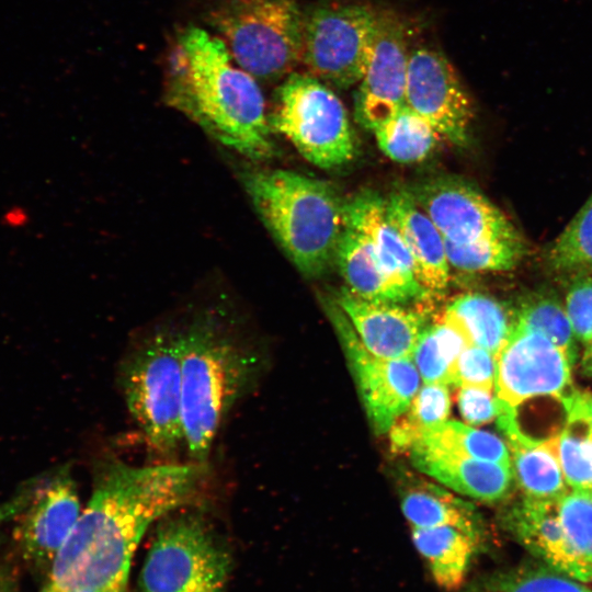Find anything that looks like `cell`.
I'll list each match as a JSON object with an SVG mask.
<instances>
[{
    "instance_id": "1",
    "label": "cell",
    "mask_w": 592,
    "mask_h": 592,
    "mask_svg": "<svg viewBox=\"0 0 592 592\" xmlns=\"http://www.w3.org/2000/svg\"><path fill=\"white\" fill-rule=\"evenodd\" d=\"M206 465L132 466L107 457L95 465L91 497L49 567L56 592L126 589L136 548L159 519L190 505Z\"/></svg>"
},
{
    "instance_id": "2",
    "label": "cell",
    "mask_w": 592,
    "mask_h": 592,
    "mask_svg": "<svg viewBox=\"0 0 592 592\" xmlns=\"http://www.w3.org/2000/svg\"><path fill=\"white\" fill-rule=\"evenodd\" d=\"M164 101L246 158L258 161L273 155L263 93L218 35L198 26L177 35L167 62Z\"/></svg>"
},
{
    "instance_id": "3",
    "label": "cell",
    "mask_w": 592,
    "mask_h": 592,
    "mask_svg": "<svg viewBox=\"0 0 592 592\" xmlns=\"http://www.w3.org/2000/svg\"><path fill=\"white\" fill-rule=\"evenodd\" d=\"M235 316L212 306L177 326L184 445L191 462L201 465H207L223 421L250 391L262 364Z\"/></svg>"
},
{
    "instance_id": "4",
    "label": "cell",
    "mask_w": 592,
    "mask_h": 592,
    "mask_svg": "<svg viewBox=\"0 0 592 592\" xmlns=\"http://www.w3.org/2000/svg\"><path fill=\"white\" fill-rule=\"evenodd\" d=\"M243 187L293 264L319 276L335 261L345 228L344 203L329 182L283 169H250Z\"/></svg>"
},
{
    "instance_id": "5",
    "label": "cell",
    "mask_w": 592,
    "mask_h": 592,
    "mask_svg": "<svg viewBox=\"0 0 592 592\" xmlns=\"http://www.w3.org/2000/svg\"><path fill=\"white\" fill-rule=\"evenodd\" d=\"M118 385L149 445L170 455L184 444L182 365L175 326L145 334L119 363Z\"/></svg>"
},
{
    "instance_id": "6",
    "label": "cell",
    "mask_w": 592,
    "mask_h": 592,
    "mask_svg": "<svg viewBox=\"0 0 592 592\" xmlns=\"http://www.w3.org/2000/svg\"><path fill=\"white\" fill-rule=\"evenodd\" d=\"M207 20L255 79L287 77L301 61L304 13L296 0H220Z\"/></svg>"
},
{
    "instance_id": "7",
    "label": "cell",
    "mask_w": 592,
    "mask_h": 592,
    "mask_svg": "<svg viewBox=\"0 0 592 592\" xmlns=\"http://www.w3.org/2000/svg\"><path fill=\"white\" fill-rule=\"evenodd\" d=\"M267 116L271 129L318 168L344 166L356 155V137L342 101L307 72L285 77Z\"/></svg>"
},
{
    "instance_id": "8",
    "label": "cell",
    "mask_w": 592,
    "mask_h": 592,
    "mask_svg": "<svg viewBox=\"0 0 592 592\" xmlns=\"http://www.w3.org/2000/svg\"><path fill=\"white\" fill-rule=\"evenodd\" d=\"M231 558L197 512L173 511L160 521L145 558L143 592H225Z\"/></svg>"
},
{
    "instance_id": "9",
    "label": "cell",
    "mask_w": 592,
    "mask_h": 592,
    "mask_svg": "<svg viewBox=\"0 0 592 592\" xmlns=\"http://www.w3.org/2000/svg\"><path fill=\"white\" fill-rule=\"evenodd\" d=\"M378 10L366 3H318L304 13L301 61L307 73L348 89L365 71Z\"/></svg>"
},
{
    "instance_id": "10",
    "label": "cell",
    "mask_w": 592,
    "mask_h": 592,
    "mask_svg": "<svg viewBox=\"0 0 592 592\" xmlns=\"http://www.w3.org/2000/svg\"><path fill=\"white\" fill-rule=\"evenodd\" d=\"M81 513L69 465L24 482L0 506V522L16 520L15 537L24 557L37 566L52 565Z\"/></svg>"
},
{
    "instance_id": "11",
    "label": "cell",
    "mask_w": 592,
    "mask_h": 592,
    "mask_svg": "<svg viewBox=\"0 0 592 592\" xmlns=\"http://www.w3.org/2000/svg\"><path fill=\"white\" fill-rule=\"evenodd\" d=\"M377 433H386L406 413L419 390L420 375L412 360H387L371 353L337 301L322 299Z\"/></svg>"
},
{
    "instance_id": "12",
    "label": "cell",
    "mask_w": 592,
    "mask_h": 592,
    "mask_svg": "<svg viewBox=\"0 0 592 592\" xmlns=\"http://www.w3.org/2000/svg\"><path fill=\"white\" fill-rule=\"evenodd\" d=\"M406 105L453 145L463 147L468 143L473 103L455 68L441 52L430 47L410 50Z\"/></svg>"
},
{
    "instance_id": "13",
    "label": "cell",
    "mask_w": 592,
    "mask_h": 592,
    "mask_svg": "<svg viewBox=\"0 0 592 592\" xmlns=\"http://www.w3.org/2000/svg\"><path fill=\"white\" fill-rule=\"evenodd\" d=\"M497 397L512 406L536 397L561 398L571 386V363L543 334L516 322L497 354Z\"/></svg>"
},
{
    "instance_id": "14",
    "label": "cell",
    "mask_w": 592,
    "mask_h": 592,
    "mask_svg": "<svg viewBox=\"0 0 592 592\" xmlns=\"http://www.w3.org/2000/svg\"><path fill=\"white\" fill-rule=\"evenodd\" d=\"M409 192L443 238L451 242L521 236L482 192L460 178L430 179Z\"/></svg>"
},
{
    "instance_id": "15",
    "label": "cell",
    "mask_w": 592,
    "mask_h": 592,
    "mask_svg": "<svg viewBox=\"0 0 592 592\" xmlns=\"http://www.w3.org/2000/svg\"><path fill=\"white\" fill-rule=\"evenodd\" d=\"M407 31L398 14L378 10L371 55L354 96L356 122L374 132L406 105Z\"/></svg>"
},
{
    "instance_id": "16",
    "label": "cell",
    "mask_w": 592,
    "mask_h": 592,
    "mask_svg": "<svg viewBox=\"0 0 592 592\" xmlns=\"http://www.w3.org/2000/svg\"><path fill=\"white\" fill-rule=\"evenodd\" d=\"M334 300L371 353L387 360H412L424 330L422 315L398 304L363 299L346 287Z\"/></svg>"
},
{
    "instance_id": "17",
    "label": "cell",
    "mask_w": 592,
    "mask_h": 592,
    "mask_svg": "<svg viewBox=\"0 0 592 592\" xmlns=\"http://www.w3.org/2000/svg\"><path fill=\"white\" fill-rule=\"evenodd\" d=\"M344 221L345 227L367 239L385 271L411 299L428 295L415 278L412 259L399 231L388 218L386 200L371 190L354 194L344 203Z\"/></svg>"
},
{
    "instance_id": "18",
    "label": "cell",
    "mask_w": 592,
    "mask_h": 592,
    "mask_svg": "<svg viewBox=\"0 0 592 592\" xmlns=\"http://www.w3.org/2000/svg\"><path fill=\"white\" fill-rule=\"evenodd\" d=\"M387 215L413 262L414 275L426 294H442L449 284L444 238L418 206L411 193L399 190L386 200Z\"/></svg>"
},
{
    "instance_id": "19",
    "label": "cell",
    "mask_w": 592,
    "mask_h": 592,
    "mask_svg": "<svg viewBox=\"0 0 592 592\" xmlns=\"http://www.w3.org/2000/svg\"><path fill=\"white\" fill-rule=\"evenodd\" d=\"M505 521L519 542L546 566L583 583L591 581L567 542L558 500L525 497L512 506Z\"/></svg>"
},
{
    "instance_id": "20",
    "label": "cell",
    "mask_w": 592,
    "mask_h": 592,
    "mask_svg": "<svg viewBox=\"0 0 592 592\" xmlns=\"http://www.w3.org/2000/svg\"><path fill=\"white\" fill-rule=\"evenodd\" d=\"M413 465L447 488L485 502L505 498L514 481L512 465L458 456L424 447L410 451Z\"/></svg>"
},
{
    "instance_id": "21",
    "label": "cell",
    "mask_w": 592,
    "mask_h": 592,
    "mask_svg": "<svg viewBox=\"0 0 592 592\" xmlns=\"http://www.w3.org/2000/svg\"><path fill=\"white\" fill-rule=\"evenodd\" d=\"M335 261L346 288L354 295L366 300L389 304L411 300L385 271L367 239L355 230L344 228Z\"/></svg>"
},
{
    "instance_id": "22",
    "label": "cell",
    "mask_w": 592,
    "mask_h": 592,
    "mask_svg": "<svg viewBox=\"0 0 592 592\" xmlns=\"http://www.w3.org/2000/svg\"><path fill=\"white\" fill-rule=\"evenodd\" d=\"M442 320L458 329L473 345L497 356L516 326L512 315L497 299L467 293L455 298L445 309Z\"/></svg>"
},
{
    "instance_id": "23",
    "label": "cell",
    "mask_w": 592,
    "mask_h": 592,
    "mask_svg": "<svg viewBox=\"0 0 592 592\" xmlns=\"http://www.w3.org/2000/svg\"><path fill=\"white\" fill-rule=\"evenodd\" d=\"M411 536L434 581L446 590L459 588L480 539L452 526L411 527Z\"/></svg>"
},
{
    "instance_id": "24",
    "label": "cell",
    "mask_w": 592,
    "mask_h": 592,
    "mask_svg": "<svg viewBox=\"0 0 592 592\" xmlns=\"http://www.w3.org/2000/svg\"><path fill=\"white\" fill-rule=\"evenodd\" d=\"M401 510L411 527L452 526L481 538L474 508L434 485L424 483L407 491Z\"/></svg>"
},
{
    "instance_id": "25",
    "label": "cell",
    "mask_w": 592,
    "mask_h": 592,
    "mask_svg": "<svg viewBox=\"0 0 592 592\" xmlns=\"http://www.w3.org/2000/svg\"><path fill=\"white\" fill-rule=\"evenodd\" d=\"M558 434L523 447L510 449L512 470L525 497L559 500L568 492L559 456Z\"/></svg>"
},
{
    "instance_id": "26",
    "label": "cell",
    "mask_w": 592,
    "mask_h": 592,
    "mask_svg": "<svg viewBox=\"0 0 592 592\" xmlns=\"http://www.w3.org/2000/svg\"><path fill=\"white\" fill-rule=\"evenodd\" d=\"M373 133L384 155L399 163H414L426 159L442 138L423 117L407 105Z\"/></svg>"
},
{
    "instance_id": "27",
    "label": "cell",
    "mask_w": 592,
    "mask_h": 592,
    "mask_svg": "<svg viewBox=\"0 0 592 592\" xmlns=\"http://www.w3.org/2000/svg\"><path fill=\"white\" fill-rule=\"evenodd\" d=\"M415 446L511 465L510 449L500 437L457 421L446 420L431 428L412 447Z\"/></svg>"
},
{
    "instance_id": "28",
    "label": "cell",
    "mask_w": 592,
    "mask_h": 592,
    "mask_svg": "<svg viewBox=\"0 0 592 592\" xmlns=\"http://www.w3.org/2000/svg\"><path fill=\"white\" fill-rule=\"evenodd\" d=\"M468 345L466 337L444 320L424 328L412 356L420 378L424 384H452L457 358Z\"/></svg>"
},
{
    "instance_id": "29",
    "label": "cell",
    "mask_w": 592,
    "mask_h": 592,
    "mask_svg": "<svg viewBox=\"0 0 592 592\" xmlns=\"http://www.w3.org/2000/svg\"><path fill=\"white\" fill-rule=\"evenodd\" d=\"M451 267L464 272H505L515 269L527 254L522 236L486 239L470 243L445 240Z\"/></svg>"
},
{
    "instance_id": "30",
    "label": "cell",
    "mask_w": 592,
    "mask_h": 592,
    "mask_svg": "<svg viewBox=\"0 0 592 592\" xmlns=\"http://www.w3.org/2000/svg\"><path fill=\"white\" fill-rule=\"evenodd\" d=\"M451 411L447 385L424 384L406 413L389 430L391 447L409 451L431 428L445 422Z\"/></svg>"
},
{
    "instance_id": "31",
    "label": "cell",
    "mask_w": 592,
    "mask_h": 592,
    "mask_svg": "<svg viewBox=\"0 0 592 592\" xmlns=\"http://www.w3.org/2000/svg\"><path fill=\"white\" fill-rule=\"evenodd\" d=\"M515 315L520 325L549 339L567 355L571 365L574 364L576 337L566 309L557 298L532 294L521 300Z\"/></svg>"
},
{
    "instance_id": "32",
    "label": "cell",
    "mask_w": 592,
    "mask_h": 592,
    "mask_svg": "<svg viewBox=\"0 0 592 592\" xmlns=\"http://www.w3.org/2000/svg\"><path fill=\"white\" fill-rule=\"evenodd\" d=\"M547 264L556 272H592V195L574 215L547 252Z\"/></svg>"
},
{
    "instance_id": "33",
    "label": "cell",
    "mask_w": 592,
    "mask_h": 592,
    "mask_svg": "<svg viewBox=\"0 0 592 592\" xmlns=\"http://www.w3.org/2000/svg\"><path fill=\"white\" fill-rule=\"evenodd\" d=\"M557 440L568 486L574 490L592 491V425L583 420H566Z\"/></svg>"
},
{
    "instance_id": "34",
    "label": "cell",
    "mask_w": 592,
    "mask_h": 592,
    "mask_svg": "<svg viewBox=\"0 0 592 592\" xmlns=\"http://www.w3.org/2000/svg\"><path fill=\"white\" fill-rule=\"evenodd\" d=\"M473 592H592L583 582L548 566L522 568L498 574Z\"/></svg>"
},
{
    "instance_id": "35",
    "label": "cell",
    "mask_w": 592,
    "mask_h": 592,
    "mask_svg": "<svg viewBox=\"0 0 592 592\" xmlns=\"http://www.w3.org/2000/svg\"><path fill=\"white\" fill-rule=\"evenodd\" d=\"M558 506L567 542L592 580V492L572 489Z\"/></svg>"
},
{
    "instance_id": "36",
    "label": "cell",
    "mask_w": 592,
    "mask_h": 592,
    "mask_svg": "<svg viewBox=\"0 0 592 592\" xmlns=\"http://www.w3.org/2000/svg\"><path fill=\"white\" fill-rule=\"evenodd\" d=\"M497 357L477 345L466 346L457 358L452 384L492 390L496 382Z\"/></svg>"
},
{
    "instance_id": "37",
    "label": "cell",
    "mask_w": 592,
    "mask_h": 592,
    "mask_svg": "<svg viewBox=\"0 0 592 592\" xmlns=\"http://www.w3.org/2000/svg\"><path fill=\"white\" fill-rule=\"evenodd\" d=\"M565 309L577 340L592 343V275L573 274L566 294Z\"/></svg>"
},
{
    "instance_id": "38",
    "label": "cell",
    "mask_w": 592,
    "mask_h": 592,
    "mask_svg": "<svg viewBox=\"0 0 592 592\" xmlns=\"http://www.w3.org/2000/svg\"><path fill=\"white\" fill-rule=\"evenodd\" d=\"M457 403L463 419L479 425L494 420L500 411V400L491 390L477 387H460Z\"/></svg>"
},
{
    "instance_id": "39",
    "label": "cell",
    "mask_w": 592,
    "mask_h": 592,
    "mask_svg": "<svg viewBox=\"0 0 592 592\" xmlns=\"http://www.w3.org/2000/svg\"><path fill=\"white\" fill-rule=\"evenodd\" d=\"M560 400L566 420H583L592 425V392L571 389Z\"/></svg>"
},
{
    "instance_id": "40",
    "label": "cell",
    "mask_w": 592,
    "mask_h": 592,
    "mask_svg": "<svg viewBox=\"0 0 592 592\" xmlns=\"http://www.w3.org/2000/svg\"><path fill=\"white\" fill-rule=\"evenodd\" d=\"M2 219L4 221V225L11 228H19L23 227L27 223L29 215L25 209L14 206L7 209Z\"/></svg>"
},
{
    "instance_id": "41",
    "label": "cell",
    "mask_w": 592,
    "mask_h": 592,
    "mask_svg": "<svg viewBox=\"0 0 592 592\" xmlns=\"http://www.w3.org/2000/svg\"><path fill=\"white\" fill-rule=\"evenodd\" d=\"M582 369L585 375L592 377V343L587 345L582 357Z\"/></svg>"
},
{
    "instance_id": "42",
    "label": "cell",
    "mask_w": 592,
    "mask_h": 592,
    "mask_svg": "<svg viewBox=\"0 0 592 592\" xmlns=\"http://www.w3.org/2000/svg\"><path fill=\"white\" fill-rule=\"evenodd\" d=\"M75 592H127L126 589H101V588H88L77 590Z\"/></svg>"
},
{
    "instance_id": "43",
    "label": "cell",
    "mask_w": 592,
    "mask_h": 592,
    "mask_svg": "<svg viewBox=\"0 0 592 592\" xmlns=\"http://www.w3.org/2000/svg\"><path fill=\"white\" fill-rule=\"evenodd\" d=\"M592 492V491H591Z\"/></svg>"
}]
</instances>
